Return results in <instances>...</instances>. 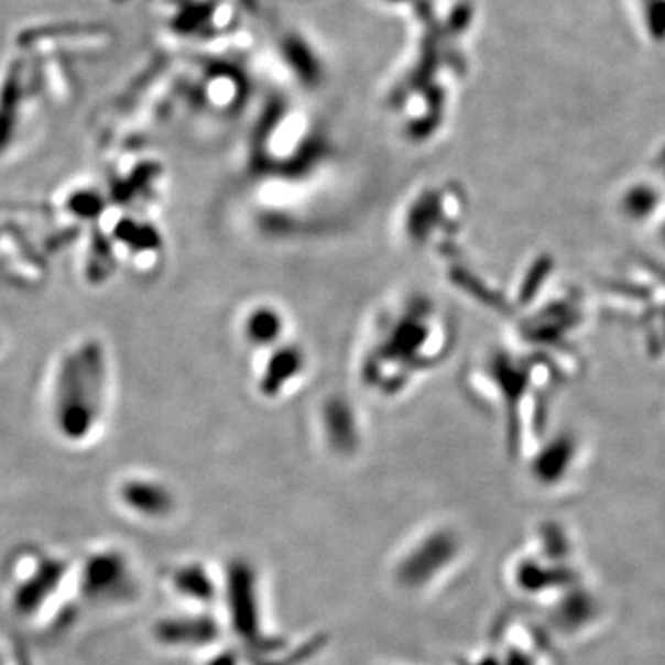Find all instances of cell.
<instances>
[{
	"instance_id": "1",
	"label": "cell",
	"mask_w": 665,
	"mask_h": 665,
	"mask_svg": "<svg viewBox=\"0 0 665 665\" xmlns=\"http://www.w3.org/2000/svg\"><path fill=\"white\" fill-rule=\"evenodd\" d=\"M106 370L97 342L76 346L59 362L52 386V422L65 440H86L102 418Z\"/></svg>"
},
{
	"instance_id": "2",
	"label": "cell",
	"mask_w": 665,
	"mask_h": 665,
	"mask_svg": "<svg viewBox=\"0 0 665 665\" xmlns=\"http://www.w3.org/2000/svg\"><path fill=\"white\" fill-rule=\"evenodd\" d=\"M70 564L37 547L13 553L7 566L8 604L19 620H34L58 596Z\"/></svg>"
},
{
	"instance_id": "3",
	"label": "cell",
	"mask_w": 665,
	"mask_h": 665,
	"mask_svg": "<svg viewBox=\"0 0 665 665\" xmlns=\"http://www.w3.org/2000/svg\"><path fill=\"white\" fill-rule=\"evenodd\" d=\"M226 602L237 636L259 653H272L282 642L263 636L259 608L258 575L247 560H233L226 574Z\"/></svg>"
},
{
	"instance_id": "4",
	"label": "cell",
	"mask_w": 665,
	"mask_h": 665,
	"mask_svg": "<svg viewBox=\"0 0 665 665\" xmlns=\"http://www.w3.org/2000/svg\"><path fill=\"white\" fill-rule=\"evenodd\" d=\"M78 585L84 599L103 607L132 599L135 579L128 558L117 549L95 550L78 571Z\"/></svg>"
},
{
	"instance_id": "5",
	"label": "cell",
	"mask_w": 665,
	"mask_h": 665,
	"mask_svg": "<svg viewBox=\"0 0 665 665\" xmlns=\"http://www.w3.org/2000/svg\"><path fill=\"white\" fill-rule=\"evenodd\" d=\"M288 342V340H287ZM287 342L274 346L269 350V359L263 361V370L258 373V386L264 396L275 397L280 391H291L293 384L299 383L304 375L305 353L298 345Z\"/></svg>"
},
{
	"instance_id": "6",
	"label": "cell",
	"mask_w": 665,
	"mask_h": 665,
	"mask_svg": "<svg viewBox=\"0 0 665 665\" xmlns=\"http://www.w3.org/2000/svg\"><path fill=\"white\" fill-rule=\"evenodd\" d=\"M154 636L166 647H207L220 636V625L211 615H174L154 626Z\"/></svg>"
},
{
	"instance_id": "7",
	"label": "cell",
	"mask_w": 665,
	"mask_h": 665,
	"mask_svg": "<svg viewBox=\"0 0 665 665\" xmlns=\"http://www.w3.org/2000/svg\"><path fill=\"white\" fill-rule=\"evenodd\" d=\"M241 335L253 350H270L287 342V318L275 305H253L242 316Z\"/></svg>"
},
{
	"instance_id": "8",
	"label": "cell",
	"mask_w": 665,
	"mask_h": 665,
	"mask_svg": "<svg viewBox=\"0 0 665 665\" xmlns=\"http://www.w3.org/2000/svg\"><path fill=\"white\" fill-rule=\"evenodd\" d=\"M119 498L128 511L143 517H163L174 511V495L166 484L149 477H132L122 482Z\"/></svg>"
},
{
	"instance_id": "9",
	"label": "cell",
	"mask_w": 665,
	"mask_h": 665,
	"mask_svg": "<svg viewBox=\"0 0 665 665\" xmlns=\"http://www.w3.org/2000/svg\"><path fill=\"white\" fill-rule=\"evenodd\" d=\"M446 553H448L446 542L438 538L427 539L403 558L397 568V580L408 588L424 585L446 558Z\"/></svg>"
},
{
	"instance_id": "10",
	"label": "cell",
	"mask_w": 665,
	"mask_h": 665,
	"mask_svg": "<svg viewBox=\"0 0 665 665\" xmlns=\"http://www.w3.org/2000/svg\"><path fill=\"white\" fill-rule=\"evenodd\" d=\"M174 590L190 601L211 602L217 597V582L200 563L184 564L171 575Z\"/></svg>"
},
{
	"instance_id": "11",
	"label": "cell",
	"mask_w": 665,
	"mask_h": 665,
	"mask_svg": "<svg viewBox=\"0 0 665 665\" xmlns=\"http://www.w3.org/2000/svg\"><path fill=\"white\" fill-rule=\"evenodd\" d=\"M206 665H241L239 664V656L233 651H222V653L215 654Z\"/></svg>"
},
{
	"instance_id": "12",
	"label": "cell",
	"mask_w": 665,
	"mask_h": 665,
	"mask_svg": "<svg viewBox=\"0 0 665 665\" xmlns=\"http://www.w3.org/2000/svg\"><path fill=\"white\" fill-rule=\"evenodd\" d=\"M13 651L15 648H12V653H0V665H29V659L23 658L19 653H13Z\"/></svg>"
},
{
	"instance_id": "13",
	"label": "cell",
	"mask_w": 665,
	"mask_h": 665,
	"mask_svg": "<svg viewBox=\"0 0 665 665\" xmlns=\"http://www.w3.org/2000/svg\"><path fill=\"white\" fill-rule=\"evenodd\" d=\"M375 2H378V4H381V7H389V8H396V7H402L403 2H405V0H375Z\"/></svg>"
}]
</instances>
